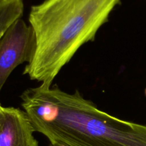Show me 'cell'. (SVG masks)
Returning <instances> with one entry per match:
<instances>
[{
	"label": "cell",
	"instance_id": "obj_1",
	"mask_svg": "<svg viewBox=\"0 0 146 146\" xmlns=\"http://www.w3.org/2000/svg\"><path fill=\"white\" fill-rule=\"evenodd\" d=\"M21 106L35 132L58 146H146V125L124 121L100 110L81 93L57 86L24 91Z\"/></svg>",
	"mask_w": 146,
	"mask_h": 146
},
{
	"label": "cell",
	"instance_id": "obj_2",
	"mask_svg": "<svg viewBox=\"0 0 146 146\" xmlns=\"http://www.w3.org/2000/svg\"><path fill=\"white\" fill-rule=\"evenodd\" d=\"M121 0H44L29 17L36 36L34 59L25 66L30 79L51 87L54 78L78 49L94 41Z\"/></svg>",
	"mask_w": 146,
	"mask_h": 146
},
{
	"label": "cell",
	"instance_id": "obj_3",
	"mask_svg": "<svg viewBox=\"0 0 146 146\" xmlns=\"http://www.w3.org/2000/svg\"><path fill=\"white\" fill-rule=\"evenodd\" d=\"M36 36L31 25L21 19L14 21L0 40V91L14 69L34 59Z\"/></svg>",
	"mask_w": 146,
	"mask_h": 146
},
{
	"label": "cell",
	"instance_id": "obj_4",
	"mask_svg": "<svg viewBox=\"0 0 146 146\" xmlns=\"http://www.w3.org/2000/svg\"><path fill=\"white\" fill-rule=\"evenodd\" d=\"M34 132L25 111L0 107V146H38Z\"/></svg>",
	"mask_w": 146,
	"mask_h": 146
},
{
	"label": "cell",
	"instance_id": "obj_5",
	"mask_svg": "<svg viewBox=\"0 0 146 146\" xmlns=\"http://www.w3.org/2000/svg\"><path fill=\"white\" fill-rule=\"evenodd\" d=\"M24 11L23 0H0V40Z\"/></svg>",
	"mask_w": 146,
	"mask_h": 146
},
{
	"label": "cell",
	"instance_id": "obj_6",
	"mask_svg": "<svg viewBox=\"0 0 146 146\" xmlns=\"http://www.w3.org/2000/svg\"><path fill=\"white\" fill-rule=\"evenodd\" d=\"M50 146H58V145H54V144H50Z\"/></svg>",
	"mask_w": 146,
	"mask_h": 146
},
{
	"label": "cell",
	"instance_id": "obj_7",
	"mask_svg": "<svg viewBox=\"0 0 146 146\" xmlns=\"http://www.w3.org/2000/svg\"><path fill=\"white\" fill-rule=\"evenodd\" d=\"M145 96H146V88L145 89Z\"/></svg>",
	"mask_w": 146,
	"mask_h": 146
},
{
	"label": "cell",
	"instance_id": "obj_8",
	"mask_svg": "<svg viewBox=\"0 0 146 146\" xmlns=\"http://www.w3.org/2000/svg\"><path fill=\"white\" fill-rule=\"evenodd\" d=\"M1 104H0V107H1Z\"/></svg>",
	"mask_w": 146,
	"mask_h": 146
}]
</instances>
